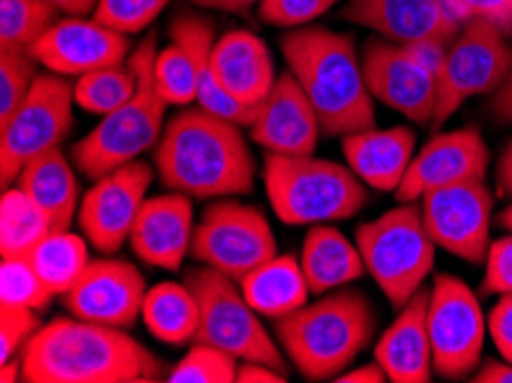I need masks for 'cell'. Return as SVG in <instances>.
<instances>
[{
  "mask_svg": "<svg viewBox=\"0 0 512 383\" xmlns=\"http://www.w3.org/2000/svg\"><path fill=\"white\" fill-rule=\"evenodd\" d=\"M239 287L260 317L283 319L308 303V280L301 262L292 255H276L239 280Z\"/></svg>",
  "mask_w": 512,
  "mask_h": 383,
  "instance_id": "83f0119b",
  "label": "cell"
},
{
  "mask_svg": "<svg viewBox=\"0 0 512 383\" xmlns=\"http://www.w3.org/2000/svg\"><path fill=\"white\" fill-rule=\"evenodd\" d=\"M186 285L196 296L200 319L193 342L228 351L237 361H255L287 374L281 347L271 338L260 315L246 301L237 280L212 267L186 273Z\"/></svg>",
  "mask_w": 512,
  "mask_h": 383,
  "instance_id": "ba28073f",
  "label": "cell"
},
{
  "mask_svg": "<svg viewBox=\"0 0 512 383\" xmlns=\"http://www.w3.org/2000/svg\"><path fill=\"white\" fill-rule=\"evenodd\" d=\"M23 379V367H21V358H14V361L0 363V381L3 383H12Z\"/></svg>",
  "mask_w": 512,
  "mask_h": 383,
  "instance_id": "816d5d0a",
  "label": "cell"
},
{
  "mask_svg": "<svg viewBox=\"0 0 512 383\" xmlns=\"http://www.w3.org/2000/svg\"><path fill=\"white\" fill-rule=\"evenodd\" d=\"M40 328L35 310L0 306V363L19 358L23 347Z\"/></svg>",
  "mask_w": 512,
  "mask_h": 383,
  "instance_id": "ab89813d",
  "label": "cell"
},
{
  "mask_svg": "<svg viewBox=\"0 0 512 383\" xmlns=\"http://www.w3.org/2000/svg\"><path fill=\"white\" fill-rule=\"evenodd\" d=\"M205 10H223V12H244V7L237 0H191Z\"/></svg>",
  "mask_w": 512,
  "mask_h": 383,
  "instance_id": "f907efd6",
  "label": "cell"
},
{
  "mask_svg": "<svg viewBox=\"0 0 512 383\" xmlns=\"http://www.w3.org/2000/svg\"><path fill=\"white\" fill-rule=\"evenodd\" d=\"M154 58H157V39L150 35L129 58L138 76L134 97L113 113L104 115L102 122L72 147V159L85 177H104L157 147L166 129L168 104L154 83Z\"/></svg>",
  "mask_w": 512,
  "mask_h": 383,
  "instance_id": "5b68a950",
  "label": "cell"
},
{
  "mask_svg": "<svg viewBox=\"0 0 512 383\" xmlns=\"http://www.w3.org/2000/svg\"><path fill=\"white\" fill-rule=\"evenodd\" d=\"M193 205L184 193L170 191L143 202L129 244L150 267L177 271L193 244Z\"/></svg>",
  "mask_w": 512,
  "mask_h": 383,
  "instance_id": "44dd1931",
  "label": "cell"
},
{
  "mask_svg": "<svg viewBox=\"0 0 512 383\" xmlns=\"http://www.w3.org/2000/svg\"><path fill=\"white\" fill-rule=\"evenodd\" d=\"M265 189L285 225L345 221L368 205L366 184L343 163L308 156L267 154Z\"/></svg>",
  "mask_w": 512,
  "mask_h": 383,
  "instance_id": "8992f818",
  "label": "cell"
},
{
  "mask_svg": "<svg viewBox=\"0 0 512 383\" xmlns=\"http://www.w3.org/2000/svg\"><path fill=\"white\" fill-rule=\"evenodd\" d=\"M170 39L180 44L189 53L196 69L198 81V106L209 113H216L228 120L237 122L239 127H251L258 117L260 106H242L232 99L226 90L221 88L219 78L214 76L212 69V49L216 44L214 26L196 14H182L170 26Z\"/></svg>",
  "mask_w": 512,
  "mask_h": 383,
  "instance_id": "d4e9b609",
  "label": "cell"
},
{
  "mask_svg": "<svg viewBox=\"0 0 512 383\" xmlns=\"http://www.w3.org/2000/svg\"><path fill=\"white\" fill-rule=\"evenodd\" d=\"M338 0H260V17L276 28H301L329 12Z\"/></svg>",
  "mask_w": 512,
  "mask_h": 383,
  "instance_id": "f35d334b",
  "label": "cell"
},
{
  "mask_svg": "<svg viewBox=\"0 0 512 383\" xmlns=\"http://www.w3.org/2000/svg\"><path fill=\"white\" fill-rule=\"evenodd\" d=\"M212 69L221 88L242 106H260L276 83L267 44L251 30H230L216 39Z\"/></svg>",
  "mask_w": 512,
  "mask_h": 383,
  "instance_id": "603a6c76",
  "label": "cell"
},
{
  "mask_svg": "<svg viewBox=\"0 0 512 383\" xmlns=\"http://www.w3.org/2000/svg\"><path fill=\"white\" fill-rule=\"evenodd\" d=\"M154 168L166 189L196 200L246 195L255 179L242 127L200 106L166 122L154 147Z\"/></svg>",
  "mask_w": 512,
  "mask_h": 383,
  "instance_id": "7a4b0ae2",
  "label": "cell"
},
{
  "mask_svg": "<svg viewBox=\"0 0 512 383\" xmlns=\"http://www.w3.org/2000/svg\"><path fill=\"white\" fill-rule=\"evenodd\" d=\"M343 156L354 175L375 191H398L414 161L416 134L409 127L363 129L343 136Z\"/></svg>",
  "mask_w": 512,
  "mask_h": 383,
  "instance_id": "cb8c5ba5",
  "label": "cell"
},
{
  "mask_svg": "<svg viewBox=\"0 0 512 383\" xmlns=\"http://www.w3.org/2000/svg\"><path fill=\"white\" fill-rule=\"evenodd\" d=\"M441 3L455 21L487 19L508 37L512 35V0H441Z\"/></svg>",
  "mask_w": 512,
  "mask_h": 383,
  "instance_id": "60d3db41",
  "label": "cell"
},
{
  "mask_svg": "<svg viewBox=\"0 0 512 383\" xmlns=\"http://www.w3.org/2000/svg\"><path fill=\"white\" fill-rule=\"evenodd\" d=\"M28 257L53 296L67 294L90 264L85 237L69 230H51Z\"/></svg>",
  "mask_w": 512,
  "mask_h": 383,
  "instance_id": "f546056e",
  "label": "cell"
},
{
  "mask_svg": "<svg viewBox=\"0 0 512 383\" xmlns=\"http://www.w3.org/2000/svg\"><path fill=\"white\" fill-rule=\"evenodd\" d=\"M345 19L402 46L425 39L451 44L462 28L441 0H352Z\"/></svg>",
  "mask_w": 512,
  "mask_h": 383,
  "instance_id": "ffe728a7",
  "label": "cell"
},
{
  "mask_svg": "<svg viewBox=\"0 0 512 383\" xmlns=\"http://www.w3.org/2000/svg\"><path fill=\"white\" fill-rule=\"evenodd\" d=\"M53 299L30 257H3L0 262V306L42 310Z\"/></svg>",
  "mask_w": 512,
  "mask_h": 383,
  "instance_id": "836d02e7",
  "label": "cell"
},
{
  "mask_svg": "<svg viewBox=\"0 0 512 383\" xmlns=\"http://www.w3.org/2000/svg\"><path fill=\"white\" fill-rule=\"evenodd\" d=\"M152 177L150 163L136 159L95 179L79 207L81 232L92 248L113 255L129 241Z\"/></svg>",
  "mask_w": 512,
  "mask_h": 383,
  "instance_id": "5bb4252c",
  "label": "cell"
},
{
  "mask_svg": "<svg viewBox=\"0 0 512 383\" xmlns=\"http://www.w3.org/2000/svg\"><path fill=\"white\" fill-rule=\"evenodd\" d=\"M333 381H336V383H384V381H389V377H386L384 367L375 361L370 365L356 367V370L338 374V377Z\"/></svg>",
  "mask_w": 512,
  "mask_h": 383,
  "instance_id": "7dc6e473",
  "label": "cell"
},
{
  "mask_svg": "<svg viewBox=\"0 0 512 383\" xmlns=\"http://www.w3.org/2000/svg\"><path fill=\"white\" fill-rule=\"evenodd\" d=\"M33 53H0V127L10 122L33 88L37 74Z\"/></svg>",
  "mask_w": 512,
  "mask_h": 383,
  "instance_id": "8d00e7d4",
  "label": "cell"
},
{
  "mask_svg": "<svg viewBox=\"0 0 512 383\" xmlns=\"http://www.w3.org/2000/svg\"><path fill=\"white\" fill-rule=\"evenodd\" d=\"M485 315L473 289L451 273H437L428 303L432 365L441 379H467L478 370L485 345Z\"/></svg>",
  "mask_w": 512,
  "mask_h": 383,
  "instance_id": "8fae6325",
  "label": "cell"
},
{
  "mask_svg": "<svg viewBox=\"0 0 512 383\" xmlns=\"http://www.w3.org/2000/svg\"><path fill=\"white\" fill-rule=\"evenodd\" d=\"M512 292V234L490 244L485 257L483 294Z\"/></svg>",
  "mask_w": 512,
  "mask_h": 383,
  "instance_id": "b9f144b4",
  "label": "cell"
},
{
  "mask_svg": "<svg viewBox=\"0 0 512 383\" xmlns=\"http://www.w3.org/2000/svg\"><path fill=\"white\" fill-rule=\"evenodd\" d=\"M145 278L131 262L95 260L88 264L62 303L74 317L113 328H129L143 315Z\"/></svg>",
  "mask_w": 512,
  "mask_h": 383,
  "instance_id": "e0dca14e",
  "label": "cell"
},
{
  "mask_svg": "<svg viewBox=\"0 0 512 383\" xmlns=\"http://www.w3.org/2000/svg\"><path fill=\"white\" fill-rule=\"evenodd\" d=\"M375 312L359 289H336L276 319L278 345L308 381H333L375 335Z\"/></svg>",
  "mask_w": 512,
  "mask_h": 383,
  "instance_id": "277c9868",
  "label": "cell"
},
{
  "mask_svg": "<svg viewBox=\"0 0 512 383\" xmlns=\"http://www.w3.org/2000/svg\"><path fill=\"white\" fill-rule=\"evenodd\" d=\"M499 223L503 230H508L512 234V205L508 209H503V214L499 216Z\"/></svg>",
  "mask_w": 512,
  "mask_h": 383,
  "instance_id": "f5cc1de1",
  "label": "cell"
},
{
  "mask_svg": "<svg viewBox=\"0 0 512 383\" xmlns=\"http://www.w3.org/2000/svg\"><path fill=\"white\" fill-rule=\"evenodd\" d=\"M237 358L228 351L216 349L203 342H193L180 363L168 372L170 383H235L237 381Z\"/></svg>",
  "mask_w": 512,
  "mask_h": 383,
  "instance_id": "d590c367",
  "label": "cell"
},
{
  "mask_svg": "<svg viewBox=\"0 0 512 383\" xmlns=\"http://www.w3.org/2000/svg\"><path fill=\"white\" fill-rule=\"evenodd\" d=\"M235 383H287V374L265 363L244 361L237 367Z\"/></svg>",
  "mask_w": 512,
  "mask_h": 383,
  "instance_id": "ee69618b",
  "label": "cell"
},
{
  "mask_svg": "<svg viewBox=\"0 0 512 383\" xmlns=\"http://www.w3.org/2000/svg\"><path fill=\"white\" fill-rule=\"evenodd\" d=\"M423 221L437 248L464 262H485L494 198L485 182H460L423 195Z\"/></svg>",
  "mask_w": 512,
  "mask_h": 383,
  "instance_id": "4fadbf2b",
  "label": "cell"
},
{
  "mask_svg": "<svg viewBox=\"0 0 512 383\" xmlns=\"http://www.w3.org/2000/svg\"><path fill=\"white\" fill-rule=\"evenodd\" d=\"M276 248L271 225L258 207L223 200L205 209L193 230L191 255L239 283L246 273L276 257Z\"/></svg>",
  "mask_w": 512,
  "mask_h": 383,
  "instance_id": "7c38bea8",
  "label": "cell"
},
{
  "mask_svg": "<svg viewBox=\"0 0 512 383\" xmlns=\"http://www.w3.org/2000/svg\"><path fill=\"white\" fill-rule=\"evenodd\" d=\"M154 83L168 106H189L198 101V81L193 62L180 44L157 51L154 58Z\"/></svg>",
  "mask_w": 512,
  "mask_h": 383,
  "instance_id": "e575fe53",
  "label": "cell"
},
{
  "mask_svg": "<svg viewBox=\"0 0 512 383\" xmlns=\"http://www.w3.org/2000/svg\"><path fill=\"white\" fill-rule=\"evenodd\" d=\"M53 228L42 209L19 186H7L0 198V255L28 257Z\"/></svg>",
  "mask_w": 512,
  "mask_h": 383,
  "instance_id": "4dcf8cb0",
  "label": "cell"
},
{
  "mask_svg": "<svg viewBox=\"0 0 512 383\" xmlns=\"http://www.w3.org/2000/svg\"><path fill=\"white\" fill-rule=\"evenodd\" d=\"M281 49L287 69L315 106L322 134L343 138L375 127V97L352 35L301 26L281 39Z\"/></svg>",
  "mask_w": 512,
  "mask_h": 383,
  "instance_id": "3957f363",
  "label": "cell"
},
{
  "mask_svg": "<svg viewBox=\"0 0 512 383\" xmlns=\"http://www.w3.org/2000/svg\"><path fill=\"white\" fill-rule=\"evenodd\" d=\"M496 184H499V191L503 195L512 198V140L503 147L499 163H496Z\"/></svg>",
  "mask_w": 512,
  "mask_h": 383,
  "instance_id": "c3c4849f",
  "label": "cell"
},
{
  "mask_svg": "<svg viewBox=\"0 0 512 383\" xmlns=\"http://www.w3.org/2000/svg\"><path fill=\"white\" fill-rule=\"evenodd\" d=\"M251 140L267 154L308 156L322 134L320 117L290 69L276 78L251 124Z\"/></svg>",
  "mask_w": 512,
  "mask_h": 383,
  "instance_id": "d6986e66",
  "label": "cell"
},
{
  "mask_svg": "<svg viewBox=\"0 0 512 383\" xmlns=\"http://www.w3.org/2000/svg\"><path fill=\"white\" fill-rule=\"evenodd\" d=\"M301 269L310 294H327L368 273L361 250L331 225H315L301 246Z\"/></svg>",
  "mask_w": 512,
  "mask_h": 383,
  "instance_id": "4316f807",
  "label": "cell"
},
{
  "mask_svg": "<svg viewBox=\"0 0 512 383\" xmlns=\"http://www.w3.org/2000/svg\"><path fill=\"white\" fill-rule=\"evenodd\" d=\"M28 383H152L164 365L124 328L85 319H53L21 351Z\"/></svg>",
  "mask_w": 512,
  "mask_h": 383,
  "instance_id": "6da1fadb",
  "label": "cell"
},
{
  "mask_svg": "<svg viewBox=\"0 0 512 383\" xmlns=\"http://www.w3.org/2000/svg\"><path fill=\"white\" fill-rule=\"evenodd\" d=\"M512 65L508 35L487 19L462 23L460 35L448 46L446 65L439 76V99L432 117V136L448 122L464 101L492 95L503 83Z\"/></svg>",
  "mask_w": 512,
  "mask_h": 383,
  "instance_id": "30bf717a",
  "label": "cell"
},
{
  "mask_svg": "<svg viewBox=\"0 0 512 383\" xmlns=\"http://www.w3.org/2000/svg\"><path fill=\"white\" fill-rule=\"evenodd\" d=\"M30 53L53 74L83 76L120 65L129 56V42L127 35L115 33L95 17H67L53 23Z\"/></svg>",
  "mask_w": 512,
  "mask_h": 383,
  "instance_id": "ac0fdd59",
  "label": "cell"
},
{
  "mask_svg": "<svg viewBox=\"0 0 512 383\" xmlns=\"http://www.w3.org/2000/svg\"><path fill=\"white\" fill-rule=\"evenodd\" d=\"M74 85L60 74H40L19 111L0 127V182H17L28 161L56 150L74 122Z\"/></svg>",
  "mask_w": 512,
  "mask_h": 383,
  "instance_id": "9c48e42d",
  "label": "cell"
},
{
  "mask_svg": "<svg viewBox=\"0 0 512 383\" xmlns=\"http://www.w3.org/2000/svg\"><path fill=\"white\" fill-rule=\"evenodd\" d=\"M356 246L368 273L398 310L423 287L437 257V244L414 202H400V207L359 225Z\"/></svg>",
  "mask_w": 512,
  "mask_h": 383,
  "instance_id": "52a82bcc",
  "label": "cell"
},
{
  "mask_svg": "<svg viewBox=\"0 0 512 383\" xmlns=\"http://www.w3.org/2000/svg\"><path fill=\"white\" fill-rule=\"evenodd\" d=\"M168 3L170 0H97L92 17L115 33L136 35L143 33Z\"/></svg>",
  "mask_w": 512,
  "mask_h": 383,
  "instance_id": "74e56055",
  "label": "cell"
},
{
  "mask_svg": "<svg viewBox=\"0 0 512 383\" xmlns=\"http://www.w3.org/2000/svg\"><path fill=\"white\" fill-rule=\"evenodd\" d=\"M237 3H239V5H242V7H244V10H246V7H248V5H251V3H255V0H237Z\"/></svg>",
  "mask_w": 512,
  "mask_h": 383,
  "instance_id": "db71d44e",
  "label": "cell"
},
{
  "mask_svg": "<svg viewBox=\"0 0 512 383\" xmlns=\"http://www.w3.org/2000/svg\"><path fill=\"white\" fill-rule=\"evenodd\" d=\"M17 186L42 209L53 230H69L79 214V179L60 147L28 161Z\"/></svg>",
  "mask_w": 512,
  "mask_h": 383,
  "instance_id": "484cf974",
  "label": "cell"
},
{
  "mask_svg": "<svg viewBox=\"0 0 512 383\" xmlns=\"http://www.w3.org/2000/svg\"><path fill=\"white\" fill-rule=\"evenodd\" d=\"M143 319L157 340L166 345H186L198 331V301L186 283H159L147 289Z\"/></svg>",
  "mask_w": 512,
  "mask_h": 383,
  "instance_id": "f1b7e54d",
  "label": "cell"
},
{
  "mask_svg": "<svg viewBox=\"0 0 512 383\" xmlns=\"http://www.w3.org/2000/svg\"><path fill=\"white\" fill-rule=\"evenodd\" d=\"M46 3L56 7L58 12H67L69 17H83V14L95 12L97 0H46Z\"/></svg>",
  "mask_w": 512,
  "mask_h": 383,
  "instance_id": "681fc988",
  "label": "cell"
},
{
  "mask_svg": "<svg viewBox=\"0 0 512 383\" xmlns=\"http://www.w3.org/2000/svg\"><path fill=\"white\" fill-rule=\"evenodd\" d=\"M370 95L416 124H432L439 81L405 46L370 39L361 58Z\"/></svg>",
  "mask_w": 512,
  "mask_h": 383,
  "instance_id": "9a60e30c",
  "label": "cell"
},
{
  "mask_svg": "<svg viewBox=\"0 0 512 383\" xmlns=\"http://www.w3.org/2000/svg\"><path fill=\"white\" fill-rule=\"evenodd\" d=\"M430 289L421 287L400 308L395 322L386 328L375 347V361L393 383L432 381V345L428 333Z\"/></svg>",
  "mask_w": 512,
  "mask_h": 383,
  "instance_id": "7402d4cb",
  "label": "cell"
},
{
  "mask_svg": "<svg viewBox=\"0 0 512 383\" xmlns=\"http://www.w3.org/2000/svg\"><path fill=\"white\" fill-rule=\"evenodd\" d=\"M487 106H490V115L496 122L510 124L512 127V65L508 76L503 78V83L490 95Z\"/></svg>",
  "mask_w": 512,
  "mask_h": 383,
  "instance_id": "f6af8a7d",
  "label": "cell"
},
{
  "mask_svg": "<svg viewBox=\"0 0 512 383\" xmlns=\"http://www.w3.org/2000/svg\"><path fill=\"white\" fill-rule=\"evenodd\" d=\"M56 17L46 0H0V53H30Z\"/></svg>",
  "mask_w": 512,
  "mask_h": 383,
  "instance_id": "1f68e13d",
  "label": "cell"
},
{
  "mask_svg": "<svg viewBox=\"0 0 512 383\" xmlns=\"http://www.w3.org/2000/svg\"><path fill=\"white\" fill-rule=\"evenodd\" d=\"M490 161V147L476 127L434 134L430 143L414 156L395 198L398 202H416L441 186L485 182Z\"/></svg>",
  "mask_w": 512,
  "mask_h": 383,
  "instance_id": "2e32d148",
  "label": "cell"
},
{
  "mask_svg": "<svg viewBox=\"0 0 512 383\" xmlns=\"http://www.w3.org/2000/svg\"><path fill=\"white\" fill-rule=\"evenodd\" d=\"M487 331H490L503 361L512 363V292L501 294V299L496 301L487 317Z\"/></svg>",
  "mask_w": 512,
  "mask_h": 383,
  "instance_id": "7bdbcfd3",
  "label": "cell"
},
{
  "mask_svg": "<svg viewBox=\"0 0 512 383\" xmlns=\"http://www.w3.org/2000/svg\"><path fill=\"white\" fill-rule=\"evenodd\" d=\"M473 383H512V363L487 361L473 372Z\"/></svg>",
  "mask_w": 512,
  "mask_h": 383,
  "instance_id": "bcb514c9",
  "label": "cell"
},
{
  "mask_svg": "<svg viewBox=\"0 0 512 383\" xmlns=\"http://www.w3.org/2000/svg\"><path fill=\"white\" fill-rule=\"evenodd\" d=\"M138 85L136 69L131 67V62H120V65L102 67L95 72H88L79 76V81L74 83V97L76 106H81L83 111L92 115H108L115 108L134 97Z\"/></svg>",
  "mask_w": 512,
  "mask_h": 383,
  "instance_id": "d6a6232c",
  "label": "cell"
}]
</instances>
